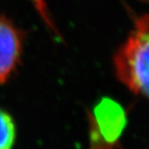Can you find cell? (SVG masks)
I'll return each instance as SVG.
<instances>
[{"mask_svg": "<svg viewBox=\"0 0 149 149\" xmlns=\"http://www.w3.org/2000/svg\"><path fill=\"white\" fill-rule=\"evenodd\" d=\"M16 124L12 116L0 109V149H12L16 142Z\"/></svg>", "mask_w": 149, "mask_h": 149, "instance_id": "cell-3", "label": "cell"}, {"mask_svg": "<svg viewBox=\"0 0 149 149\" xmlns=\"http://www.w3.org/2000/svg\"><path fill=\"white\" fill-rule=\"evenodd\" d=\"M115 70L118 79L137 95L147 97L149 85L148 17L138 19L135 29L116 53Z\"/></svg>", "mask_w": 149, "mask_h": 149, "instance_id": "cell-1", "label": "cell"}, {"mask_svg": "<svg viewBox=\"0 0 149 149\" xmlns=\"http://www.w3.org/2000/svg\"><path fill=\"white\" fill-rule=\"evenodd\" d=\"M32 1L35 6H36V8L38 9L40 13L42 14V18L45 19V21H46L47 23H49L50 20H49V17H48V15H47V13H46V5H45V3H44V0H32Z\"/></svg>", "mask_w": 149, "mask_h": 149, "instance_id": "cell-4", "label": "cell"}, {"mask_svg": "<svg viewBox=\"0 0 149 149\" xmlns=\"http://www.w3.org/2000/svg\"><path fill=\"white\" fill-rule=\"evenodd\" d=\"M21 51V34L12 23L0 18V83H4L14 72Z\"/></svg>", "mask_w": 149, "mask_h": 149, "instance_id": "cell-2", "label": "cell"}]
</instances>
